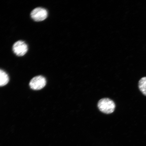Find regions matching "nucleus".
I'll return each mask as SVG.
<instances>
[{"instance_id": "nucleus-1", "label": "nucleus", "mask_w": 146, "mask_h": 146, "mask_svg": "<svg viewBox=\"0 0 146 146\" xmlns=\"http://www.w3.org/2000/svg\"><path fill=\"white\" fill-rule=\"evenodd\" d=\"M98 107L102 112L110 114L114 112L115 108V104L112 100L108 98H104L98 102Z\"/></svg>"}, {"instance_id": "nucleus-2", "label": "nucleus", "mask_w": 146, "mask_h": 146, "mask_svg": "<svg viewBox=\"0 0 146 146\" xmlns=\"http://www.w3.org/2000/svg\"><path fill=\"white\" fill-rule=\"evenodd\" d=\"M31 17L34 21H41L46 19L48 12L45 9L40 7L34 9L31 13Z\"/></svg>"}, {"instance_id": "nucleus-3", "label": "nucleus", "mask_w": 146, "mask_h": 146, "mask_svg": "<svg viewBox=\"0 0 146 146\" xmlns=\"http://www.w3.org/2000/svg\"><path fill=\"white\" fill-rule=\"evenodd\" d=\"M45 78L41 76H37L32 78L30 83L31 88L34 90H39L46 85Z\"/></svg>"}, {"instance_id": "nucleus-4", "label": "nucleus", "mask_w": 146, "mask_h": 146, "mask_svg": "<svg viewBox=\"0 0 146 146\" xmlns=\"http://www.w3.org/2000/svg\"><path fill=\"white\" fill-rule=\"evenodd\" d=\"M13 50L16 55L23 56L27 53L28 50V46L25 42L18 41L14 44L13 46Z\"/></svg>"}, {"instance_id": "nucleus-5", "label": "nucleus", "mask_w": 146, "mask_h": 146, "mask_svg": "<svg viewBox=\"0 0 146 146\" xmlns=\"http://www.w3.org/2000/svg\"><path fill=\"white\" fill-rule=\"evenodd\" d=\"M9 78L7 73L0 69V87L6 85L8 83Z\"/></svg>"}, {"instance_id": "nucleus-6", "label": "nucleus", "mask_w": 146, "mask_h": 146, "mask_svg": "<svg viewBox=\"0 0 146 146\" xmlns=\"http://www.w3.org/2000/svg\"><path fill=\"white\" fill-rule=\"evenodd\" d=\"M138 86L142 94L146 96V77L141 78L139 82Z\"/></svg>"}]
</instances>
